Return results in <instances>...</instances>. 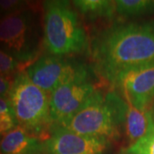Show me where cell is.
Here are the masks:
<instances>
[{"label": "cell", "instance_id": "obj_1", "mask_svg": "<svg viewBox=\"0 0 154 154\" xmlns=\"http://www.w3.org/2000/svg\"><path fill=\"white\" fill-rule=\"evenodd\" d=\"M97 70L115 83L122 72L154 63V22H130L111 27L94 45Z\"/></svg>", "mask_w": 154, "mask_h": 154}, {"label": "cell", "instance_id": "obj_2", "mask_svg": "<svg viewBox=\"0 0 154 154\" xmlns=\"http://www.w3.org/2000/svg\"><path fill=\"white\" fill-rule=\"evenodd\" d=\"M126 100L115 94L104 96L95 91L83 107L63 127L83 135L110 140L118 134L117 128L124 122Z\"/></svg>", "mask_w": 154, "mask_h": 154}, {"label": "cell", "instance_id": "obj_3", "mask_svg": "<svg viewBox=\"0 0 154 154\" xmlns=\"http://www.w3.org/2000/svg\"><path fill=\"white\" fill-rule=\"evenodd\" d=\"M44 10V43L51 55L78 53L86 48L87 35L69 2L46 1Z\"/></svg>", "mask_w": 154, "mask_h": 154}, {"label": "cell", "instance_id": "obj_4", "mask_svg": "<svg viewBox=\"0 0 154 154\" xmlns=\"http://www.w3.org/2000/svg\"><path fill=\"white\" fill-rule=\"evenodd\" d=\"M9 101L19 126L28 132H40L51 122L48 94L33 84L26 73L19 74L12 82Z\"/></svg>", "mask_w": 154, "mask_h": 154}, {"label": "cell", "instance_id": "obj_5", "mask_svg": "<svg viewBox=\"0 0 154 154\" xmlns=\"http://www.w3.org/2000/svg\"><path fill=\"white\" fill-rule=\"evenodd\" d=\"M36 39L33 17L28 11H16L0 18V46L17 60L33 59Z\"/></svg>", "mask_w": 154, "mask_h": 154}, {"label": "cell", "instance_id": "obj_6", "mask_svg": "<svg viewBox=\"0 0 154 154\" xmlns=\"http://www.w3.org/2000/svg\"><path fill=\"white\" fill-rule=\"evenodd\" d=\"M88 74L82 75L57 88L50 96L51 122L64 125L86 104L95 92Z\"/></svg>", "mask_w": 154, "mask_h": 154}, {"label": "cell", "instance_id": "obj_7", "mask_svg": "<svg viewBox=\"0 0 154 154\" xmlns=\"http://www.w3.org/2000/svg\"><path fill=\"white\" fill-rule=\"evenodd\" d=\"M26 74L33 84L45 93L51 94L63 84L88 72L82 64L52 55L42 57L33 62L28 68Z\"/></svg>", "mask_w": 154, "mask_h": 154}, {"label": "cell", "instance_id": "obj_8", "mask_svg": "<svg viewBox=\"0 0 154 154\" xmlns=\"http://www.w3.org/2000/svg\"><path fill=\"white\" fill-rule=\"evenodd\" d=\"M108 140L57 127L45 140L44 149L47 154H104L109 145Z\"/></svg>", "mask_w": 154, "mask_h": 154}, {"label": "cell", "instance_id": "obj_9", "mask_svg": "<svg viewBox=\"0 0 154 154\" xmlns=\"http://www.w3.org/2000/svg\"><path fill=\"white\" fill-rule=\"evenodd\" d=\"M115 83L122 89L127 102L138 109H147L154 99V63L122 72Z\"/></svg>", "mask_w": 154, "mask_h": 154}, {"label": "cell", "instance_id": "obj_10", "mask_svg": "<svg viewBox=\"0 0 154 154\" xmlns=\"http://www.w3.org/2000/svg\"><path fill=\"white\" fill-rule=\"evenodd\" d=\"M124 124L126 134L134 144L147 135L154 128V121L151 110H140L127 102Z\"/></svg>", "mask_w": 154, "mask_h": 154}, {"label": "cell", "instance_id": "obj_11", "mask_svg": "<svg viewBox=\"0 0 154 154\" xmlns=\"http://www.w3.org/2000/svg\"><path fill=\"white\" fill-rule=\"evenodd\" d=\"M37 140L21 126L3 135L0 154H28L37 147Z\"/></svg>", "mask_w": 154, "mask_h": 154}, {"label": "cell", "instance_id": "obj_12", "mask_svg": "<svg viewBox=\"0 0 154 154\" xmlns=\"http://www.w3.org/2000/svg\"><path fill=\"white\" fill-rule=\"evenodd\" d=\"M73 3L78 11L89 18H110L116 11L115 1L76 0Z\"/></svg>", "mask_w": 154, "mask_h": 154}, {"label": "cell", "instance_id": "obj_13", "mask_svg": "<svg viewBox=\"0 0 154 154\" xmlns=\"http://www.w3.org/2000/svg\"><path fill=\"white\" fill-rule=\"evenodd\" d=\"M116 12L122 17H137L154 11L152 0H117Z\"/></svg>", "mask_w": 154, "mask_h": 154}, {"label": "cell", "instance_id": "obj_14", "mask_svg": "<svg viewBox=\"0 0 154 154\" xmlns=\"http://www.w3.org/2000/svg\"><path fill=\"white\" fill-rule=\"evenodd\" d=\"M127 154H154V128L147 135L131 144Z\"/></svg>", "mask_w": 154, "mask_h": 154}, {"label": "cell", "instance_id": "obj_15", "mask_svg": "<svg viewBox=\"0 0 154 154\" xmlns=\"http://www.w3.org/2000/svg\"><path fill=\"white\" fill-rule=\"evenodd\" d=\"M18 63L17 59L0 48V75L9 79L16 71Z\"/></svg>", "mask_w": 154, "mask_h": 154}, {"label": "cell", "instance_id": "obj_16", "mask_svg": "<svg viewBox=\"0 0 154 154\" xmlns=\"http://www.w3.org/2000/svg\"><path fill=\"white\" fill-rule=\"evenodd\" d=\"M17 122L13 111L0 114V134H5L15 128Z\"/></svg>", "mask_w": 154, "mask_h": 154}, {"label": "cell", "instance_id": "obj_17", "mask_svg": "<svg viewBox=\"0 0 154 154\" xmlns=\"http://www.w3.org/2000/svg\"><path fill=\"white\" fill-rule=\"evenodd\" d=\"M23 5V2L18 0H0V12H4L7 15L22 11L21 8Z\"/></svg>", "mask_w": 154, "mask_h": 154}, {"label": "cell", "instance_id": "obj_18", "mask_svg": "<svg viewBox=\"0 0 154 154\" xmlns=\"http://www.w3.org/2000/svg\"><path fill=\"white\" fill-rule=\"evenodd\" d=\"M12 83L9 81L8 78L0 75V97L1 96H9Z\"/></svg>", "mask_w": 154, "mask_h": 154}, {"label": "cell", "instance_id": "obj_19", "mask_svg": "<svg viewBox=\"0 0 154 154\" xmlns=\"http://www.w3.org/2000/svg\"><path fill=\"white\" fill-rule=\"evenodd\" d=\"M9 111H13L10 101L0 97V114L5 113V112H9Z\"/></svg>", "mask_w": 154, "mask_h": 154}]
</instances>
